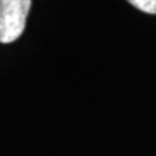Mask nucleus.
<instances>
[{
    "mask_svg": "<svg viewBox=\"0 0 156 156\" xmlns=\"http://www.w3.org/2000/svg\"><path fill=\"white\" fill-rule=\"evenodd\" d=\"M31 0H0V43L8 44L22 35Z\"/></svg>",
    "mask_w": 156,
    "mask_h": 156,
    "instance_id": "1",
    "label": "nucleus"
},
{
    "mask_svg": "<svg viewBox=\"0 0 156 156\" xmlns=\"http://www.w3.org/2000/svg\"><path fill=\"white\" fill-rule=\"evenodd\" d=\"M135 8L148 14H156V0H127Z\"/></svg>",
    "mask_w": 156,
    "mask_h": 156,
    "instance_id": "2",
    "label": "nucleus"
}]
</instances>
